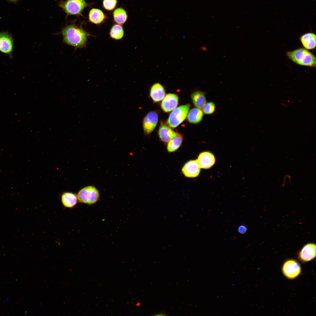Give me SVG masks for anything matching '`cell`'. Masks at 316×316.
<instances>
[{
  "mask_svg": "<svg viewBox=\"0 0 316 316\" xmlns=\"http://www.w3.org/2000/svg\"><path fill=\"white\" fill-rule=\"evenodd\" d=\"M61 33L63 42L75 48L85 47L87 37L90 35L81 26H78L74 23L63 28Z\"/></svg>",
  "mask_w": 316,
  "mask_h": 316,
  "instance_id": "1",
  "label": "cell"
},
{
  "mask_svg": "<svg viewBox=\"0 0 316 316\" xmlns=\"http://www.w3.org/2000/svg\"><path fill=\"white\" fill-rule=\"evenodd\" d=\"M286 54L288 59L297 64L311 67L316 66L315 56L304 48L287 51Z\"/></svg>",
  "mask_w": 316,
  "mask_h": 316,
  "instance_id": "2",
  "label": "cell"
},
{
  "mask_svg": "<svg viewBox=\"0 0 316 316\" xmlns=\"http://www.w3.org/2000/svg\"><path fill=\"white\" fill-rule=\"evenodd\" d=\"M78 201L89 205L96 203L99 200V191L94 186H88L80 190L77 195Z\"/></svg>",
  "mask_w": 316,
  "mask_h": 316,
  "instance_id": "3",
  "label": "cell"
},
{
  "mask_svg": "<svg viewBox=\"0 0 316 316\" xmlns=\"http://www.w3.org/2000/svg\"><path fill=\"white\" fill-rule=\"evenodd\" d=\"M59 5L67 16L78 15L81 14L87 4L85 0H65L60 2Z\"/></svg>",
  "mask_w": 316,
  "mask_h": 316,
  "instance_id": "4",
  "label": "cell"
},
{
  "mask_svg": "<svg viewBox=\"0 0 316 316\" xmlns=\"http://www.w3.org/2000/svg\"><path fill=\"white\" fill-rule=\"evenodd\" d=\"M190 104H187L180 106L173 110L170 113L168 120L169 126L175 128L185 119L189 112Z\"/></svg>",
  "mask_w": 316,
  "mask_h": 316,
  "instance_id": "5",
  "label": "cell"
},
{
  "mask_svg": "<svg viewBox=\"0 0 316 316\" xmlns=\"http://www.w3.org/2000/svg\"><path fill=\"white\" fill-rule=\"evenodd\" d=\"M301 271V267L299 264L293 259L286 261L282 267V271L284 275L290 279H293L297 277L300 274Z\"/></svg>",
  "mask_w": 316,
  "mask_h": 316,
  "instance_id": "6",
  "label": "cell"
},
{
  "mask_svg": "<svg viewBox=\"0 0 316 316\" xmlns=\"http://www.w3.org/2000/svg\"><path fill=\"white\" fill-rule=\"evenodd\" d=\"M316 246L312 243L304 245L297 253V259L301 262L305 263L314 260L316 257Z\"/></svg>",
  "mask_w": 316,
  "mask_h": 316,
  "instance_id": "7",
  "label": "cell"
},
{
  "mask_svg": "<svg viewBox=\"0 0 316 316\" xmlns=\"http://www.w3.org/2000/svg\"><path fill=\"white\" fill-rule=\"evenodd\" d=\"M13 42L11 35L6 32H0V51L10 54L13 51Z\"/></svg>",
  "mask_w": 316,
  "mask_h": 316,
  "instance_id": "8",
  "label": "cell"
},
{
  "mask_svg": "<svg viewBox=\"0 0 316 316\" xmlns=\"http://www.w3.org/2000/svg\"><path fill=\"white\" fill-rule=\"evenodd\" d=\"M158 121V116L154 111L149 112L144 117L143 121V128L147 134L151 133L156 127Z\"/></svg>",
  "mask_w": 316,
  "mask_h": 316,
  "instance_id": "9",
  "label": "cell"
},
{
  "mask_svg": "<svg viewBox=\"0 0 316 316\" xmlns=\"http://www.w3.org/2000/svg\"><path fill=\"white\" fill-rule=\"evenodd\" d=\"M197 160H190L184 165L182 170L183 174L186 177H195L199 174L200 171Z\"/></svg>",
  "mask_w": 316,
  "mask_h": 316,
  "instance_id": "10",
  "label": "cell"
},
{
  "mask_svg": "<svg viewBox=\"0 0 316 316\" xmlns=\"http://www.w3.org/2000/svg\"><path fill=\"white\" fill-rule=\"evenodd\" d=\"M178 103V97L175 94H169L164 97L161 106L162 109L165 112L172 111L177 106Z\"/></svg>",
  "mask_w": 316,
  "mask_h": 316,
  "instance_id": "11",
  "label": "cell"
},
{
  "mask_svg": "<svg viewBox=\"0 0 316 316\" xmlns=\"http://www.w3.org/2000/svg\"><path fill=\"white\" fill-rule=\"evenodd\" d=\"M197 160L200 168L207 169L210 168L214 164L215 158L211 153L205 152L199 154Z\"/></svg>",
  "mask_w": 316,
  "mask_h": 316,
  "instance_id": "12",
  "label": "cell"
},
{
  "mask_svg": "<svg viewBox=\"0 0 316 316\" xmlns=\"http://www.w3.org/2000/svg\"><path fill=\"white\" fill-rule=\"evenodd\" d=\"M78 200L77 195L71 192H64L61 195V201L66 208H72L77 204Z\"/></svg>",
  "mask_w": 316,
  "mask_h": 316,
  "instance_id": "13",
  "label": "cell"
},
{
  "mask_svg": "<svg viewBox=\"0 0 316 316\" xmlns=\"http://www.w3.org/2000/svg\"><path fill=\"white\" fill-rule=\"evenodd\" d=\"M300 40L303 48L309 50L316 47V35L312 32H308L302 35Z\"/></svg>",
  "mask_w": 316,
  "mask_h": 316,
  "instance_id": "14",
  "label": "cell"
},
{
  "mask_svg": "<svg viewBox=\"0 0 316 316\" xmlns=\"http://www.w3.org/2000/svg\"><path fill=\"white\" fill-rule=\"evenodd\" d=\"M158 133L160 139L164 142H168L176 137L177 133L169 126L164 124H161Z\"/></svg>",
  "mask_w": 316,
  "mask_h": 316,
  "instance_id": "15",
  "label": "cell"
},
{
  "mask_svg": "<svg viewBox=\"0 0 316 316\" xmlns=\"http://www.w3.org/2000/svg\"><path fill=\"white\" fill-rule=\"evenodd\" d=\"M165 95V92L163 86L159 83L153 85L150 91V96L154 102L162 100Z\"/></svg>",
  "mask_w": 316,
  "mask_h": 316,
  "instance_id": "16",
  "label": "cell"
},
{
  "mask_svg": "<svg viewBox=\"0 0 316 316\" xmlns=\"http://www.w3.org/2000/svg\"><path fill=\"white\" fill-rule=\"evenodd\" d=\"M106 19L105 14L101 10L92 8L89 12V19L90 21L95 24L102 23Z\"/></svg>",
  "mask_w": 316,
  "mask_h": 316,
  "instance_id": "17",
  "label": "cell"
},
{
  "mask_svg": "<svg viewBox=\"0 0 316 316\" xmlns=\"http://www.w3.org/2000/svg\"><path fill=\"white\" fill-rule=\"evenodd\" d=\"M191 98L194 105L198 108H202L206 102L205 93L202 91L194 92L191 94Z\"/></svg>",
  "mask_w": 316,
  "mask_h": 316,
  "instance_id": "18",
  "label": "cell"
},
{
  "mask_svg": "<svg viewBox=\"0 0 316 316\" xmlns=\"http://www.w3.org/2000/svg\"><path fill=\"white\" fill-rule=\"evenodd\" d=\"M187 115V119L190 123L197 124L202 121L203 112L201 109L194 108L189 111Z\"/></svg>",
  "mask_w": 316,
  "mask_h": 316,
  "instance_id": "19",
  "label": "cell"
},
{
  "mask_svg": "<svg viewBox=\"0 0 316 316\" xmlns=\"http://www.w3.org/2000/svg\"><path fill=\"white\" fill-rule=\"evenodd\" d=\"M183 138L182 135L178 133L176 137L168 142L167 149L169 152H174L177 150L181 145Z\"/></svg>",
  "mask_w": 316,
  "mask_h": 316,
  "instance_id": "20",
  "label": "cell"
},
{
  "mask_svg": "<svg viewBox=\"0 0 316 316\" xmlns=\"http://www.w3.org/2000/svg\"><path fill=\"white\" fill-rule=\"evenodd\" d=\"M113 15L115 21L121 25L124 24L127 20L128 18L126 11L121 8L115 9L113 12Z\"/></svg>",
  "mask_w": 316,
  "mask_h": 316,
  "instance_id": "21",
  "label": "cell"
},
{
  "mask_svg": "<svg viewBox=\"0 0 316 316\" xmlns=\"http://www.w3.org/2000/svg\"><path fill=\"white\" fill-rule=\"evenodd\" d=\"M124 34L123 27L118 24H115L111 28L110 32V37L116 40L121 39Z\"/></svg>",
  "mask_w": 316,
  "mask_h": 316,
  "instance_id": "22",
  "label": "cell"
},
{
  "mask_svg": "<svg viewBox=\"0 0 316 316\" xmlns=\"http://www.w3.org/2000/svg\"><path fill=\"white\" fill-rule=\"evenodd\" d=\"M202 108L203 113L207 115H210L215 111V105L212 102H206Z\"/></svg>",
  "mask_w": 316,
  "mask_h": 316,
  "instance_id": "23",
  "label": "cell"
},
{
  "mask_svg": "<svg viewBox=\"0 0 316 316\" xmlns=\"http://www.w3.org/2000/svg\"><path fill=\"white\" fill-rule=\"evenodd\" d=\"M117 3V0H103V4L104 8L108 11H111L116 7Z\"/></svg>",
  "mask_w": 316,
  "mask_h": 316,
  "instance_id": "24",
  "label": "cell"
},
{
  "mask_svg": "<svg viewBox=\"0 0 316 316\" xmlns=\"http://www.w3.org/2000/svg\"><path fill=\"white\" fill-rule=\"evenodd\" d=\"M237 230L239 233L244 234L246 232L247 229V227L245 224H242L239 226Z\"/></svg>",
  "mask_w": 316,
  "mask_h": 316,
  "instance_id": "25",
  "label": "cell"
},
{
  "mask_svg": "<svg viewBox=\"0 0 316 316\" xmlns=\"http://www.w3.org/2000/svg\"><path fill=\"white\" fill-rule=\"evenodd\" d=\"M152 315L155 316H167V315L166 313L164 312H161L160 313Z\"/></svg>",
  "mask_w": 316,
  "mask_h": 316,
  "instance_id": "26",
  "label": "cell"
},
{
  "mask_svg": "<svg viewBox=\"0 0 316 316\" xmlns=\"http://www.w3.org/2000/svg\"><path fill=\"white\" fill-rule=\"evenodd\" d=\"M10 0L12 1H17L18 0Z\"/></svg>",
  "mask_w": 316,
  "mask_h": 316,
  "instance_id": "27",
  "label": "cell"
}]
</instances>
